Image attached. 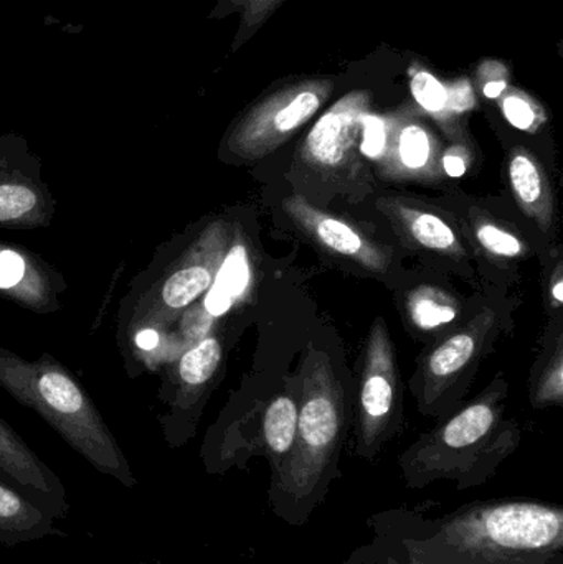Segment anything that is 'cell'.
<instances>
[{
    "label": "cell",
    "instance_id": "1",
    "mask_svg": "<svg viewBox=\"0 0 563 564\" xmlns=\"http://www.w3.org/2000/svg\"><path fill=\"white\" fill-rule=\"evenodd\" d=\"M416 546L412 564H548L562 552L563 510L531 500L478 503Z\"/></svg>",
    "mask_w": 563,
    "mask_h": 564
},
{
    "label": "cell",
    "instance_id": "2",
    "mask_svg": "<svg viewBox=\"0 0 563 564\" xmlns=\"http://www.w3.org/2000/svg\"><path fill=\"white\" fill-rule=\"evenodd\" d=\"M344 434V397L329 360L310 351L304 365L303 401L293 449L271 474V512L291 527H303L326 500L339 476Z\"/></svg>",
    "mask_w": 563,
    "mask_h": 564
},
{
    "label": "cell",
    "instance_id": "3",
    "mask_svg": "<svg viewBox=\"0 0 563 564\" xmlns=\"http://www.w3.org/2000/svg\"><path fill=\"white\" fill-rule=\"evenodd\" d=\"M0 387L42 416L96 470L126 489L138 487L118 441L91 398L62 365L50 358L23 360L0 347Z\"/></svg>",
    "mask_w": 563,
    "mask_h": 564
},
{
    "label": "cell",
    "instance_id": "4",
    "mask_svg": "<svg viewBox=\"0 0 563 564\" xmlns=\"http://www.w3.org/2000/svg\"><path fill=\"white\" fill-rule=\"evenodd\" d=\"M498 411L495 401L481 400L425 437L400 459L410 489H423L435 480H455L458 489L481 486L495 474L508 447L492 440Z\"/></svg>",
    "mask_w": 563,
    "mask_h": 564
},
{
    "label": "cell",
    "instance_id": "5",
    "mask_svg": "<svg viewBox=\"0 0 563 564\" xmlns=\"http://www.w3.org/2000/svg\"><path fill=\"white\" fill-rule=\"evenodd\" d=\"M397 370L393 345L382 318H377L367 344L360 391L357 454L373 459L389 436L396 410Z\"/></svg>",
    "mask_w": 563,
    "mask_h": 564
},
{
    "label": "cell",
    "instance_id": "6",
    "mask_svg": "<svg viewBox=\"0 0 563 564\" xmlns=\"http://www.w3.org/2000/svg\"><path fill=\"white\" fill-rule=\"evenodd\" d=\"M320 93L313 89L274 99L251 112L230 135L228 148L238 158L260 159L277 151L296 129L320 109Z\"/></svg>",
    "mask_w": 563,
    "mask_h": 564
},
{
    "label": "cell",
    "instance_id": "7",
    "mask_svg": "<svg viewBox=\"0 0 563 564\" xmlns=\"http://www.w3.org/2000/svg\"><path fill=\"white\" fill-rule=\"evenodd\" d=\"M364 101L356 96L334 106L311 131L303 148V161L317 174L339 178L356 174Z\"/></svg>",
    "mask_w": 563,
    "mask_h": 564
},
{
    "label": "cell",
    "instance_id": "8",
    "mask_svg": "<svg viewBox=\"0 0 563 564\" xmlns=\"http://www.w3.org/2000/svg\"><path fill=\"white\" fill-rule=\"evenodd\" d=\"M283 208L307 237L331 253L353 260L373 273H383L389 268L390 254L386 248L373 243L343 218L314 207L303 195L284 198Z\"/></svg>",
    "mask_w": 563,
    "mask_h": 564
},
{
    "label": "cell",
    "instance_id": "9",
    "mask_svg": "<svg viewBox=\"0 0 563 564\" xmlns=\"http://www.w3.org/2000/svg\"><path fill=\"white\" fill-rule=\"evenodd\" d=\"M0 477L19 487L55 520L68 517L69 503L59 477L30 449L0 416Z\"/></svg>",
    "mask_w": 563,
    "mask_h": 564
},
{
    "label": "cell",
    "instance_id": "10",
    "mask_svg": "<svg viewBox=\"0 0 563 564\" xmlns=\"http://www.w3.org/2000/svg\"><path fill=\"white\" fill-rule=\"evenodd\" d=\"M227 253V228L214 224L198 238L184 264L165 280L159 292V304L154 307L151 322L182 311L198 295L208 291L215 280L221 260Z\"/></svg>",
    "mask_w": 563,
    "mask_h": 564
},
{
    "label": "cell",
    "instance_id": "11",
    "mask_svg": "<svg viewBox=\"0 0 563 564\" xmlns=\"http://www.w3.org/2000/svg\"><path fill=\"white\" fill-rule=\"evenodd\" d=\"M491 312H483L472 325L443 341L426 360L425 400L433 403L442 393L443 388L469 364L478 354L479 344L486 332L491 328Z\"/></svg>",
    "mask_w": 563,
    "mask_h": 564
},
{
    "label": "cell",
    "instance_id": "12",
    "mask_svg": "<svg viewBox=\"0 0 563 564\" xmlns=\"http://www.w3.org/2000/svg\"><path fill=\"white\" fill-rule=\"evenodd\" d=\"M46 536L65 535L42 506L0 477V543L15 546Z\"/></svg>",
    "mask_w": 563,
    "mask_h": 564
},
{
    "label": "cell",
    "instance_id": "13",
    "mask_svg": "<svg viewBox=\"0 0 563 564\" xmlns=\"http://www.w3.org/2000/svg\"><path fill=\"white\" fill-rule=\"evenodd\" d=\"M509 184L522 212L549 231L554 224V197L541 164L529 152L512 154L508 167Z\"/></svg>",
    "mask_w": 563,
    "mask_h": 564
},
{
    "label": "cell",
    "instance_id": "14",
    "mask_svg": "<svg viewBox=\"0 0 563 564\" xmlns=\"http://www.w3.org/2000/svg\"><path fill=\"white\" fill-rule=\"evenodd\" d=\"M377 205L416 247L450 257H465V250L455 231L436 215L409 207L399 200H380Z\"/></svg>",
    "mask_w": 563,
    "mask_h": 564
},
{
    "label": "cell",
    "instance_id": "15",
    "mask_svg": "<svg viewBox=\"0 0 563 564\" xmlns=\"http://www.w3.org/2000/svg\"><path fill=\"white\" fill-rule=\"evenodd\" d=\"M251 261L247 245L238 240L221 260L215 280L205 295L204 307L212 317H221L247 297L251 285Z\"/></svg>",
    "mask_w": 563,
    "mask_h": 564
},
{
    "label": "cell",
    "instance_id": "16",
    "mask_svg": "<svg viewBox=\"0 0 563 564\" xmlns=\"http://www.w3.org/2000/svg\"><path fill=\"white\" fill-rule=\"evenodd\" d=\"M297 411L293 398L278 397L268 404L263 416L264 456L270 460L271 474L280 469L296 440Z\"/></svg>",
    "mask_w": 563,
    "mask_h": 564
},
{
    "label": "cell",
    "instance_id": "17",
    "mask_svg": "<svg viewBox=\"0 0 563 564\" xmlns=\"http://www.w3.org/2000/svg\"><path fill=\"white\" fill-rule=\"evenodd\" d=\"M409 312L416 327L433 330L452 324L458 317V305L439 289L422 288L410 295Z\"/></svg>",
    "mask_w": 563,
    "mask_h": 564
},
{
    "label": "cell",
    "instance_id": "18",
    "mask_svg": "<svg viewBox=\"0 0 563 564\" xmlns=\"http://www.w3.org/2000/svg\"><path fill=\"white\" fill-rule=\"evenodd\" d=\"M397 159L403 174L436 175L433 171V145L429 132L419 124H409L400 131L397 139Z\"/></svg>",
    "mask_w": 563,
    "mask_h": 564
},
{
    "label": "cell",
    "instance_id": "19",
    "mask_svg": "<svg viewBox=\"0 0 563 564\" xmlns=\"http://www.w3.org/2000/svg\"><path fill=\"white\" fill-rule=\"evenodd\" d=\"M42 195L25 182L0 184V224L29 225L42 217Z\"/></svg>",
    "mask_w": 563,
    "mask_h": 564
},
{
    "label": "cell",
    "instance_id": "20",
    "mask_svg": "<svg viewBox=\"0 0 563 564\" xmlns=\"http://www.w3.org/2000/svg\"><path fill=\"white\" fill-rule=\"evenodd\" d=\"M221 361V345L217 337H205L185 351L178 364V375L184 387L198 388L207 383Z\"/></svg>",
    "mask_w": 563,
    "mask_h": 564
},
{
    "label": "cell",
    "instance_id": "21",
    "mask_svg": "<svg viewBox=\"0 0 563 564\" xmlns=\"http://www.w3.org/2000/svg\"><path fill=\"white\" fill-rule=\"evenodd\" d=\"M475 234L479 245L495 257L511 260V258H519L526 253V245L515 234L506 231L498 225L485 220L479 221L476 225Z\"/></svg>",
    "mask_w": 563,
    "mask_h": 564
},
{
    "label": "cell",
    "instance_id": "22",
    "mask_svg": "<svg viewBox=\"0 0 563 564\" xmlns=\"http://www.w3.org/2000/svg\"><path fill=\"white\" fill-rule=\"evenodd\" d=\"M359 151L370 161H382L389 145V132L382 118L373 115H364L360 122Z\"/></svg>",
    "mask_w": 563,
    "mask_h": 564
},
{
    "label": "cell",
    "instance_id": "23",
    "mask_svg": "<svg viewBox=\"0 0 563 564\" xmlns=\"http://www.w3.org/2000/svg\"><path fill=\"white\" fill-rule=\"evenodd\" d=\"M412 93L416 102L429 112H442L448 101L445 86L426 72L416 73L412 79Z\"/></svg>",
    "mask_w": 563,
    "mask_h": 564
},
{
    "label": "cell",
    "instance_id": "24",
    "mask_svg": "<svg viewBox=\"0 0 563 564\" xmlns=\"http://www.w3.org/2000/svg\"><path fill=\"white\" fill-rule=\"evenodd\" d=\"M563 398V358L562 348L559 347L554 360L549 365L541 387H539V403H561Z\"/></svg>",
    "mask_w": 563,
    "mask_h": 564
},
{
    "label": "cell",
    "instance_id": "25",
    "mask_svg": "<svg viewBox=\"0 0 563 564\" xmlns=\"http://www.w3.org/2000/svg\"><path fill=\"white\" fill-rule=\"evenodd\" d=\"M502 111H505L506 119L521 131H532L538 126V112L524 98L509 96L502 102Z\"/></svg>",
    "mask_w": 563,
    "mask_h": 564
},
{
    "label": "cell",
    "instance_id": "26",
    "mask_svg": "<svg viewBox=\"0 0 563 564\" xmlns=\"http://www.w3.org/2000/svg\"><path fill=\"white\" fill-rule=\"evenodd\" d=\"M25 260L12 250L0 251V289H12L25 278Z\"/></svg>",
    "mask_w": 563,
    "mask_h": 564
},
{
    "label": "cell",
    "instance_id": "27",
    "mask_svg": "<svg viewBox=\"0 0 563 564\" xmlns=\"http://www.w3.org/2000/svg\"><path fill=\"white\" fill-rule=\"evenodd\" d=\"M443 171L448 177L462 178L468 171V155L463 152V149H450L443 155Z\"/></svg>",
    "mask_w": 563,
    "mask_h": 564
},
{
    "label": "cell",
    "instance_id": "28",
    "mask_svg": "<svg viewBox=\"0 0 563 564\" xmlns=\"http://www.w3.org/2000/svg\"><path fill=\"white\" fill-rule=\"evenodd\" d=\"M136 345L144 351L155 350L159 345V332L151 327L141 328L136 334Z\"/></svg>",
    "mask_w": 563,
    "mask_h": 564
},
{
    "label": "cell",
    "instance_id": "29",
    "mask_svg": "<svg viewBox=\"0 0 563 564\" xmlns=\"http://www.w3.org/2000/svg\"><path fill=\"white\" fill-rule=\"evenodd\" d=\"M505 82H491L485 86V89H483V91H485V95L488 96V98L496 99L502 95V91H505Z\"/></svg>",
    "mask_w": 563,
    "mask_h": 564
},
{
    "label": "cell",
    "instance_id": "30",
    "mask_svg": "<svg viewBox=\"0 0 563 564\" xmlns=\"http://www.w3.org/2000/svg\"><path fill=\"white\" fill-rule=\"evenodd\" d=\"M552 299H554L555 304H562L563 302V280L561 273H557L554 285H552Z\"/></svg>",
    "mask_w": 563,
    "mask_h": 564
},
{
    "label": "cell",
    "instance_id": "31",
    "mask_svg": "<svg viewBox=\"0 0 563 564\" xmlns=\"http://www.w3.org/2000/svg\"><path fill=\"white\" fill-rule=\"evenodd\" d=\"M141 564H152V563H141Z\"/></svg>",
    "mask_w": 563,
    "mask_h": 564
}]
</instances>
